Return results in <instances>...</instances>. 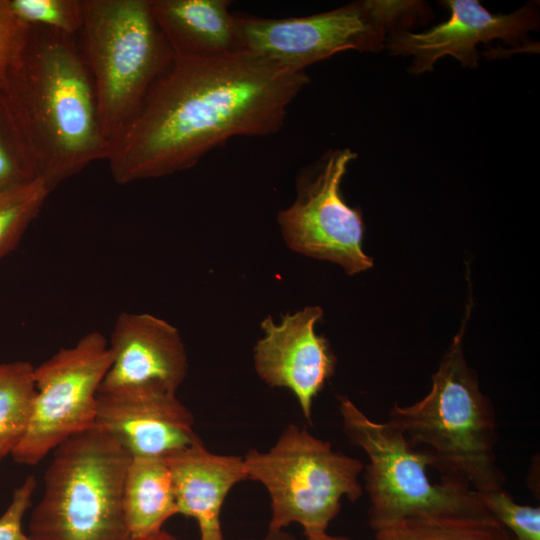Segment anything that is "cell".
<instances>
[{
    "mask_svg": "<svg viewBox=\"0 0 540 540\" xmlns=\"http://www.w3.org/2000/svg\"><path fill=\"white\" fill-rule=\"evenodd\" d=\"M322 315L319 306H308L283 316L279 323L267 317L261 323L264 336L254 348L258 376L271 387L290 390L310 423L314 399L337 363L329 341L315 331Z\"/></svg>",
    "mask_w": 540,
    "mask_h": 540,
    "instance_id": "7c38bea8",
    "label": "cell"
},
{
    "mask_svg": "<svg viewBox=\"0 0 540 540\" xmlns=\"http://www.w3.org/2000/svg\"><path fill=\"white\" fill-rule=\"evenodd\" d=\"M35 179L30 163L0 106V191Z\"/></svg>",
    "mask_w": 540,
    "mask_h": 540,
    "instance_id": "603a6c76",
    "label": "cell"
},
{
    "mask_svg": "<svg viewBox=\"0 0 540 540\" xmlns=\"http://www.w3.org/2000/svg\"><path fill=\"white\" fill-rule=\"evenodd\" d=\"M430 14L415 0H361L305 17H237L244 50L285 68L305 71L339 52H379L389 35Z\"/></svg>",
    "mask_w": 540,
    "mask_h": 540,
    "instance_id": "ba28073f",
    "label": "cell"
},
{
    "mask_svg": "<svg viewBox=\"0 0 540 540\" xmlns=\"http://www.w3.org/2000/svg\"><path fill=\"white\" fill-rule=\"evenodd\" d=\"M111 363L108 341L93 331L34 368L32 416L11 455L15 462L36 465L63 442L94 426L99 389Z\"/></svg>",
    "mask_w": 540,
    "mask_h": 540,
    "instance_id": "9c48e42d",
    "label": "cell"
},
{
    "mask_svg": "<svg viewBox=\"0 0 540 540\" xmlns=\"http://www.w3.org/2000/svg\"><path fill=\"white\" fill-rule=\"evenodd\" d=\"M305 536H306V540H352L345 536L330 535L327 533V531L310 533V534H306Z\"/></svg>",
    "mask_w": 540,
    "mask_h": 540,
    "instance_id": "4316f807",
    "label": "cell"
},
{
    "mask_svg": "<svg viewBox=\"0 0 540 540\" xmlns=\"http://www.w3.org/2000/svg\"><path fill=\"white\" fill-rule=\"evenodd\" d=\"M94 426L130 457L168 458L201 442L192 413L176 393L153 387L99 392Z\"/></svg>",
    "mask_w": 540,
    "mask_h": 540,
    "instance_id": "4fadbf2b",
    "label": "cell"
},
{
    "mask_svg": "<svg viewBox=\"0 0 540 540\" xmlns=\"http://www.w3.org/2000/svg\"><path fill=\"white\" fill-rule=\"evenodd\" d=\"M30 25L14 12L10 0H0V88L18 61Z\"/></svg>",
    "mask_w": 540,
    "mask_h": 540,
    "instance_id": "cb8c5ba5",
    "label": "cell"
},
{
    "mask_svg": "<svg viewBox=\"0 0 540 540\" xmlns=\"http://www.w3.org/2000/svg\"><path fill=\"white\" fill-rule=\"evenodd\" d=\"M112 363L99 392L153 387L176 393L188 372L179 331L149 313L120 314L111 332Z\"/></svg>",
    "mask_w": 540,
    "mask_h": 540,
    "instance_id": "5bb4252c",
    "label": "cell"
},
{
    "mask_svg": "<svg viewBox=\"0 0 540 540\" xmlns=\"http://www.w3.org/2000/svg\"><path fill=\"white\" fill-rule=\"evenodd\" d=\"M123 511L131 540L162 530L178 514L166 458L131 457L123 485Z\"/></svg>",
    "mask_w": 540,
    "mask_h": 540,
    "instance_id": "e0dca14e",
    "label": "cell"
},
{
    "mask_svg": "<svg viewBox=\"0 0 540 540\" xmlns=\"http://www.w3.org/2000/svg\"><path fill=\"white\" fill-rule=\"evenodd\" d=\"M356 157L349 148L328 150L300 175L295 201L277 215L283 238L293 251L336 263L348 275L373 266L362 248V211L348 205L341 192L342 179Z\"/></svg>",
    "mask_w": 540,
    "mask_h": 540,
    "instance_id": "30bf717a",
    "label": "cell"
},
{
    "mask_svg": "<svg viewBox=\"0 0 540 540\" xmlns=\"http://www.w3.org/2000/svg\"><path fill=\"white\" fill-rule=\"evenodd\" d=\"M36 485L34 476L29 475L13 491L8 507L0 516V540H33L23 531L22 524L31 506Z\"/></svg>",
    "mask_w": 540,
    "mask_h": 540,
    "instance_id": "d4e9b609",
    "label": "cell"
},
{
    "mask_svg": "<svg viewBox=\"0 0 540 540\" xmlns=\"http://www.w3.org/2000/svg\"><path fill=\"white\" fill-rule=\"evenodd\" d=\"M49 194L38 179L0 191V260L17 246Z\"/></svg>",
    "mask_w": 540,
    "mask_h": 540,
    "instance_id": "ffe728a7",
    "label": "cell"
},
{
    "mask_svg": "<svg viewBox=\"0 0 540 540\" xmlns=\"http://www.w3.org/2000/svg\"><path fill=\"white\" fill-rule=\"evenodd\" d=\"M374 540H514L490 516H412L374 530Z\"/></svg>",
    "mask_w": 540,
    "mask_h": 540,
    "instance_id": "ac0fdd59",
    "label": "cell"
},
{
    "mask_svg": "<svg viewBox=\"0 0 540 540\" xmlns=\"http://www.w3.org/2000/svg\"><path fill=\"white\" fill-rule=\"evenodd\" d=\"M87 65L110 142L135 116L173 60L150 0H83Z\"/></svg>",
    "mask_w": 540,
    "mask_h": 540,
    "instance_id": "5b68a950",
    "label": "cell"
},
{
    "mask_svg": "<svg viewBox=\"0 0 540 540\" xmlns=\"http://www.w3.org/2000/svg\"><path fill=\"white\" fill-rule=\"evenodd\" d=\"M16 15L30 26H41L70 36L81 31L83 0H10Z\"/></svg>",
    "mask_w": 540,
    "mask_h": 540,
    "instance_id": "7402d4cb",
    "label": "cell"
},
{
    "mask_svg": "<svg viewBox=\"0 0 540 540\" xmlns=\"http://www.w3.org/2000/svg\"><path fill=\"white\" fill-rule=\"evenodd\" d=\"M450 17L424 32L398 30L389 35L385 48L393 55L412 56L408 71L419 75L432 71L444 56H452L463 67H478L480 43L502 40L517 46L539 27V9L527 3L508 14H493L478 0H445Z\"/></svg>",
    "mask_w": 540,
    "mask_h": 540,
    "instance_id": "8fae6325",
    "label": "cell"
},
{
    "mask_svg": "<svg viewBox=\"0 0 540 540\" xmlns=\"http://www.w3.org/2000/svg\"><path fill=\"white\" fill-rule=\"evenodd\" d=\"M34 368L21 360L0 364V463L28 429L36 395Z\"/></svg>",
    "mask_w": 540,
    "mask_h": 540,
    "instance_id": "d6986e66",
    "label": "cell"
},
{
    "mask_svg": "<svg viewBox=\"0 0 540 540\" xmlns=\"http://www.w3.org/2000/svg\"><path fill=\"white\" fill-rule=\"evenodd\" d=\"M476 493L489 515L506 528L514 540H540L539 506L517 503L504 487Z\"/></svg>",
    "mask_w": 540,
    "mask_h": 540,
    "instance_id": "44dd1931",
    "label": "cell"
},
{
    "mask_svg": "<svg viewBox=\"0 0 540 540\" xmlns=\"http://www.w3.org/2000/svg\"><path fill=\"white\" fill-rule=\"evenodd\" d=\"M137 540H178L175 536L165 531L164 529L153 533L147 537L137 539Z\"/></svg>",
    "mask_w": 540,
    "mask_h": 540,
    "instance_id": "83f0119b",
    "label": "cell"
},
{
    "mask_svg": "<svg viewBox=\"0 0 540 540\" xmlns=\"http://www.w3.org/2000/svg\"><path fill=\"white\" fill-rule=\"evenodd\" d=\"M166 460L172 474L178 514L195 519L200 540H224L223 503L237 483L248 479L243 457L212 453L200 442Z\"/></svg>",
    "mask_w": 540,
    "mask_h": 540,
    "instance_id": "9a60e30c",
    "label": "cell"
},
{
    "mask_svg": "<svg viewBox=\"0 0 540 540\" xmlns=\"http://www.w3.org/2000/svg\"><path fill=\"white\" fill-rule=\"evenodd\" d=\"M310 82L250 52L212 59L173 56L141 107L110 142L106 160L126 185L193 167L234 136L278 132Z\"/></svg>",
    "mask_w": 540,
    "mask_h": 540,
    "instance_id": "6da1fadb",
    "label": "cell"
},
{
    "mask_svg": "<svg viewBox=\"0 0 540 540\" xmlns=\"http://www.w3.org/2000/svg\"><path fill=\"white\" fill-rule=\"evenodd\" d=\"M243 462L247 478L260 482L269 494V531L297 523L304 535L325 532L339 514L342 498L355 502L364 492L362 461L294 424L268 451L251 449Z\"/></svg>",
    "mask_w": 540,
    "mask_h": 540,
    "instance_id": "52a82bcc",
    "label": "cell"
},
{
    "mask_svg": "<svg viewBox=\"0 0 540 540\" xmlns=\"http://www.w3.org/2000/svg\"><path fill=\"white\" fill-rule=\"evenodd\" d=\"M338 409L348 441L369 459L363 490L373 531L412 516H490L466 484L448 479L432 483L427 475L431 459L394 424L371 420L346 396H338Z\"/></svg>",
    "mask_w": 540,
    "mask_h": 540,
    "instance_id": "8992f818",
    "label": "cell"
},
{
    "mask_svg": "<svg viewBox=\"0 0 540 540\" xmlns=\"http://www.w3.org/2000/svg\"><path fill=\"white\" fill-rule=\"evenodd\" d=\"M242 540H296L295 536L286 530L280 531H269L266 535L261 538H251V539H242Z\"/></svg>",
    "mask_w": 540,
    "mask_h": 540,
    "instance_id": "484cf974",
    "label": "cell"
},
{
    "mask_svg": "<svg viewBox=\"0 0 540 540\" xmlns=\"http://www.w3.org/2000/svg\"><path fill=\"white\" fill-rule=\"evenodd\" d=\"M173 56L220 58L244 50L237 17L227 0H150Z\"/></svg>",
    "mask_w": 540,
    "mask_h": 540,
    "instance_id": "2e32d148",
    "label": "cell"
},
{
    "mask_svg": "<svg viewBox=\"0 0 540 540\" xmlns=\"http://www.w3.org/2000/svg\"><path fill=\"white\" fill-rule=\"evenodd\" d=\"M462 336L461 331L442 357L429 393L410 406L395 403L388 421L429 456L443 479L487 491L506 481L496 456L497 419L464 357Z\"/></svg>",
    "mask_w": 540,
    "mask_h": 540,
    "instance_id": "3957f363",
    "label": "cell"
},
{
    "mask_svg": "<svg viewBox=\"0 0 540 540\" xmlns=\"http://www.w3.org/2000/svg\"><path fill=\"white\" fill-rule=\"evenodd\" d=\"M130 455L93 426L59 445L30 516L33 540H131L123 511Z\"/></svg>",
    "mask_w": 540,
    "mask_h": 540,
    "instance_id": "277c9868",
    "label": "cell"
},
{
    "mask_svg": "<svg viewBox=\"0 0 540 540\" xmlns=\"http://www.w3.org/2000/svg\"><path fill=\"white\" fill-rule=\"evenodd\" d=\"M0 106L35 178L51 193L109 152L87 63L73 36L30 26Z\"/></svg>",
    "mask_w": 540,
    "mask_h": 540,
    "instance_id": "7a4b0ae2",
    "label": "cell"
}]
</instances>
